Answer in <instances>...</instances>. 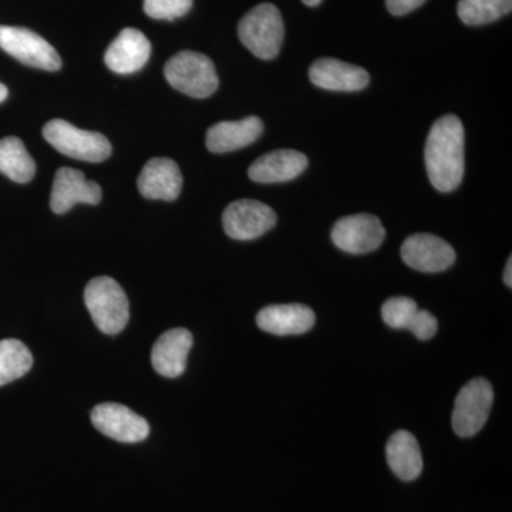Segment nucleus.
I'll return each mask as SVG.
<instances>
[{
    "label": "nucleus",
    "instance_id": "nucleus-1",
    "mask_svg": "<svg viewBox=\"0 0 512 512\" xmlns=\"http://www.w3.org/2000/svg\"><path fill=\"white\" fill-rule=\"evenodd\" d=\"M430 183L440 192L458 188L464 177V127L454 114L441 117L430 128L424 148Z\"/></svg>",
    "mask_w": 512,
    "mask_h": 512
},
{
    "label": "nucleus",
    "instance_id": "nucleus-2",
    "mask_svg": "<svg viewBox=\"0 0 512 512\" xmlns=\"http://www.w3.org/2000/svg\"><path fill=\"white\" fill-rule=\"evenodd\" d=\"M238 35L242 45L262 60H271L281 52L285 37L284 19L272 3H262L241 19Z\"/></svg>",
    "mask_w": 512,
    "mask_h": 512
},
{
    "label": "nucleus",
    "instance_id": "nucleus-3",
    "mask_svg": "<svg viewBox=\"0 0 512 512\" xmlns=\"http://www.w3.org/2000/svg\"><path fill=\"white\" fill-rule=\"evenodd\" d=\"M84 302L97 328L106 335H117L130 319V303L119 282L110 276L94 278L86 286Z\"/></svg>",
    "mask_w": 512,
    "mask_h": 512
},
{
    "label": "nucleus",
    "instance_id": "nucleus-4",
    "mask_svg": "<svg viewBox=\"0 0 512 512\" xmlns=\"http://www.w3.org/2000/svg\"><path fill=\"white\" fill-rule=\"evenodd\" d=\"M164 74L175 90L194 99H207L220 86L217 70L210 57L191 50L171 57L165 64Z\"/></svg>",
    "mask_w": 512,
    "mask_h": 512
},
{
    "label": "nucleus",
    "instance_id": "nucleus-5",
    "mask_svg": "<svg viewBox=\"0 0 512 512\" xmlns=\"http://www.w3.org/2000/svg\"><path fill=\"white\" fill-rule=\"evenodd\" d=\"M43 137L63 156L101 163L111 156V144L103 134L80 130L64 120H52L43 127Z\"/></svg>",
    "mask_w": 512,
    "mask_h": 512
},
{
    "label": "nucleus",
    "instance_id": "nucleus-6",
    "mask_svg": "<svg viewBox=\"0 0 512 512\" xmlns=\"http://www.w3.org/2000/svg\"><path fill=\"white\" fill-rule=\"evenodd\" d=\"M494 390L483 377L468 382L457 394L453 412V429L457 436L473 437L483 429L491 413Z\"/></svg>",
    "mask_w": 512,
    "mask_h": 512
},
{
    "label": "nucleus",
    "instance_id": "nucleus-7",
    "mask_svg": "<svg viewBox=\"0 0 512 512\" xmlns=\"http://www.w3.org/2000/svg\"><path fill=\"white\" fill-rule=\"evenodd\" d=\"M0 49L20 63L35 69L56 72L62 67V59L55 47L26 28L0 26Z\"/></svg>",
    "mask_w": 512,
    "mask_h": 512
},
{
    "label": "nucleus",
    "instance_id": "nucleus-8",
    "mask_svg": "<svg viewBox=\"0 0 512 512\" xmlns=\"http://www.w3.org/2000/svg\"><path fill=\"white\" fill-rule=\"evenodd\" d=\"M276 212L264 202L239 200L231 202L222 215V224L229 238L252 241L275 227Z\"/></svg>",
    "mask_w": 512,
    "mask_h": 512
},
{
    "label": "nucleus",
    "instance_id": "nucleus-9",
    "mask_svg": "<svg viewBox=\"0 0 512 512\" xmlns=\"http://www.w3.org/2000/svg\"><path fill=\"white\" fill-rule=\"evenodd\" d=\"M386 238L382 221L372 214L340 218L332 229V241L342 251L353 255L376 251Z\"/></svg>",
    "mask_w": 512,
    "mask_h": 512
},
{
    "label": "nucleus",
    "instance_id": "nucleus-10",
    "mask_svg": "<svg viewBox=\"0 0 512 512\" xmlns=\"http://www.w3.org/2000/svg\"><path fill=\"white\" fill-rule=\"evenodd\" d=\"M92 423L101 434L120 443H140L150 434L147 420L119 403H103L94 407Z\"/></svg>",
    "mask_w": 512,
    "mask_h": 512
},
{
    "label": "nucleus",
    "instance_id": "nucleus-11",
    "mask_svg": "<svg viewBox=\"0 0 512 512\" xmlns=\"http://www.w3.org/2000/svg\"><path fill=\"white\" fill-rule=\"evenodd\" d=\"M402 258L416 271L437 274L454 265L456 251L436 235L416 234L403 242Z\"/></svg>",
    "mask_w": 512,
    "mask_h": 512
},
{
    "label": "nucleus",
    "instance_id": "nucleus-12",
    "mask_svg": "<svg viewBox=\"0 0 512 512\" xmlns=\"http://www.w3.org/2000/svg\"><path fill=\"white\" fill-rule=\"evenodd\" d=\"M101 195L100 185L87 180L82 171L63 167L57 170L53 181L50 207L56 214H64L76 204H99Z\"/></svg>",
    "mask_w": 512,
    "mask_h": 512
},
{
    "label": "nucleus",
    "instance_id": "nucleus-13",
    "mask_svg": "<svg viewBox=\"0 0 512 512\" xmlns=\"http://www.w3.org/2000/svg\"><path fill=\"white\" fill-rule=\"evenodd\" d=\"M137 187L147 200L174 201L183 190V174L171 158H151L138 175Z\"/></svg>",
    "mask_w": 512,
    "mask_h": 512
},
{
    "label": "nucleus",
    "instance_id": "nucleus-14",
    "mask_svg": "<svg viewBox=\"0 0 512 512\" xmlns=\"http://www.w3.org/2000/svg\"><path fill=\"white\" fill-rule=\"evenodd\" d=\"M151 56V43L140 30L127 28L120 32L106 50L104 63L111 72L136 73L146 66Z\"/></svg>",
    "mask_w": 512,
    "mask_h": 512
},
{
    "label": "nucleus",
    "instance_id": "nucleus-15",
    "mask_svg": "<svg viewBox=\"0 0 512 512\" xmlns=\"http://www.w3.org/2000/svg\"><path fill=\"white\" fill-rule=\"evenodd\" d=\"M309 79L329 92H359L370 82L369 73L363 67L338 59H319L309 69Z\"/></svg>",
    "mask_w": 512,
    "mask_h": 512
},
{
    "label": "nucleus",
    "instance_id": "nucleus-16",
    "mask_svg": "<svg viewBox=\"0 0 512 512\" xmlns=\"http://www.w3.org/2000/svg\"><path fill=\"white\" fill-rule=\"evenodd\" d=\"M316 316L301 303L266 306L256 316V325L276 336L302 335L315 326Z\"/></svg>",
    "mask_w": 512,
    "mask_h": 512
},
{
    "label": "nucleus",
    "instance_id": "nucleus-17",
    "mask_svg": "<svg viewBox=\"0 0 512 512\" xmlns=\"http://www.w3.org/2000/svg\"><path fill=\"white\" fill-rule=\"evenodd\" d=\"M192 348V335L190 330L177 328L170 329L158 338L151 350V363L158 375L164 377H178L187 369L188 353Z\"/></svg>",
    "mask_w": 512,
    "mask_h": 512
},
{
    "label": "nucleus",
    "instance_id": "nucleus-18",
    "mask_svg": "<svg viewBox=\"0 0 512 512\" xmlns=\"http://www.w3.org/2000/svg\"><path fill=\"white\" fill-rule=\"evenodd\" d=\"M305 154L296 150H275L259 157L249 167L248 175L259 184L286 183L295 180L308 168Z\"/></svg>",
    "mask_w": 512,
    "mask_h": 512
},
{
    "label": "nucleus",
    "instance_id": "nucleus-19",
    "mask_svg": "<svg viewBox=\"0 0 512 512\" xmlns=\"http://www.w3.org/2000/svg\"><path fill=\"white\" fill-rule=\"evenodd\" d=\"M264 133V121L251 116L239 121H221L207 131V148L224 154L255 143Z\"/></svg>",
    "mask_w": 512,
    "mask_h": 512
},
{
    "label": "nucleus",
    "instance_id": "nucleus-20",
    "mask_svg": "<svg viewBox=\"0 0 512 512\" xmlns=\"http://www.w3.org/2000/svg\"><path fill=\"white\" fill-rule=\"evenodd\" d=\"M387 463L400 480L413 481L423 471V457L416 437L399 430L390 437L386 446Z\"/></svg>",
    "mask_w": 512,
    "mask_h": 512
},
{
    "label": "nucleus",
    "instance_id": "nucleus-21",
    "mask_svg": "<svg viewBox=\"0 0 512 512\" xmlns=\"http://www.w3.org/2000/svg\"><path fill=\"white\" fill-rule=\"evenodd\" d=\"M0 174L19 184L29 183L35 177V160L20 138L6 137L0 140Z\"/></svg>",
    "mask_w": 512,
    "mask_h": 512
},
{
    "label": "nucleus",
    "instance_id": "nucleus-22",
    "mask_svg": "<svg viewBox=\"0 0 512 512\" xmlns=\"http://www.w3.org/2000/svg\"><path fill=\"white\" fill-rule=\"evenodd\" d=\"M32 366V353L20 340H0V386L25 376Z\"/></svg>",
    "mask_w": 512,
    "mask_h": 512
},
{
    "label": "nucleus",
    "instance_id": "nucleus-23",
    "mask_svg": "<svg viewBox=\"0 0 512 512\" xmlns=\"http://www.w3.org/2000/svg\"><path fill=\"white\" fill-rule=\"evenodd\" d=\"M512 0H460L458 18L468 26H481L511 13Z\"/></svg>",
    "mask_w": 512,
    "mask_h": 512
},
{
    "label": "nucleus",
    "instance_id": "nucleus-24",
    "mask_svg": "<svg viewBox=\"0 0 512 512\" xmlns=\"http://www.w3.org/2000/svg\"><path fill=\"white\" fill-rule=\"evenodd\" d=\"M417 311H419V306L412 298L397 296V298H390L384 302L382 318L389 328L407 329Z\"/></svg>",
    "mask_w": 512,
    "mask_h": 512
},
{
    "label": "nucleus",
    "instance_id": "nucleus-25",
    "mask_svg": "<svg viewBox=\"0 0 512 512\" xmlns=\"http://www.w3.org/2000/svg\"><path fill=\"white\" fill-rule=\"evenodd\" d=\"M192 8V0H144V12L151 19L183 18Z\"/></svg>",
    "mask_w": 512,
    "mask_h": 512
},
{
    "label": "nucleus",
    "instance_id": "nucleus-26",
    "mask_svg": "<svg viewBox=\"0 0 512 512\" xmlns=\"http://www.w3.org/2000/svg\"><path fill=\"white\" fill-rule=\"evenodd\" d=\"M437 329H439V323H437V319L434 318L433 313L421 311V309L414 315L409 328H407V330H410V332L420 340L433 338L437 333Z\"/></svg>",
    "mask_w": 512,
    "mask_h": 512
},
{
    "label": "nucleus",
    "instance_id": "nucleus-27",
    "mask_svg": "<svg viewBox=\"0 0 512 512\" xmlns=\"http://www.w3.org/2000/svg\"><path fill=\"white\" fill-rule=\"evenodd\" d=\"M424 2L426 0H386V6L393 16H404L419 9Z\"/></svg>",
    "mask_w": 512,
    "mask_h": 512
},
{
    "label": "nucleus",
    "instance_id": "nucleus-28",
    "mask_svg": "<svg viewBox=\"0 0 512 512\" xmlns=\"http://www.w3.org/2000/svg\"><path fill=\"white\" fill-rule=\"evenodd\" d=\"M504 282L508 288H512V258L508 259L507 266H505Z\"/></svg>",
    "mask_w": 512,
    "mask_h": 512
},
{
    "label": "nucleus",
    "instance_id": "nucleus-29",
    "mask_svg": "<svg viewBox=\"0 0 512 512\" xmlns=\"http://www.w3.org/2000/svg\"><path fill=\"white\" fill-rule=\"evenodd\" d=\"M8 94V87H6L5 84L0 83V103L8 99Z\"/></svg>",
    "mask_w": 512,
    "mask_h": 512
},
{
    "label": "nucleus",
    "instance_id": "nucleus-30",
    "mask_svg": "<svg viewBox=\"0 0 512 512\" xmlns=\"http://www.w3.org/2000/svg\"><path fill=\"white\" fill-rule=\"evenodd\" d=\"M303 3H305L306 6H318L320 3H322V0H302Z\"/></svg>",
    "mask_w": 512,
    "mask_h": 512
}]
</instances>
